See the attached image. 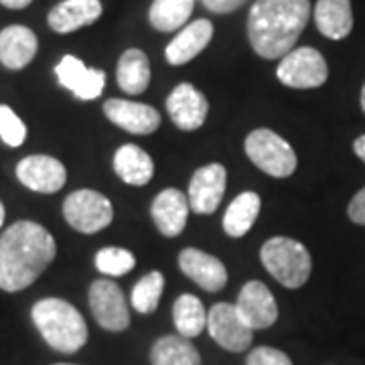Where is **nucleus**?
Returning <instances> with one entry per match:
<instances>
[{"label": "nucleus", "mask_w": 365, "mask_h": 365, "mask_svg": "<svg viewBox=\"0 0 365 365\" xmlns=\"http://www.w3.org/2000/svg\"><path fill=\"white\" fill-rule=\"evenodd\" d=\"M153 365H201L197 347L181 335H165L155 341L150 349Z\"/></svg>", "instance_id": "a878e982"}, {"label": "nucleus", "mask_w": 365, "mask_h": 365, "mask_svg": "<svg viewBox=\"0 0 365 365\" xmlns=\"http://www.w3.org/2000/svg\"><path fill=\"white\" fill-rule=\"evenodd\" d=\"M55 76L59 86L69 90L78 100L90 102L102 96L106 88V73L102 69H91L76 55H66L57 66Z\"/></svg>", "instance_id": "ddd939ff"}, {"label": "nucleus", "mask_w": 365, "mask_h": 365, "mask_svg": "<svg viewBox=\"0 0 365 365\" xmlns=\"http://www.w3.org/2000/svg\"><path fill=\"white\" fill-rule=\"evenodd\" d=\"M167 112L177 128L193 132L205 124L209 102L193 83H179L167 98Z\"/></svg>", "instance_id": "4468645a"}, {"label": "nucleus", "mask_w": 365, "mask_h": 365, "mask_svg": "<svg viewBox=\"0 0 365 365\" xmlns=\"http://www.w3.org/2000/svg\"><path fill=\"white\" fill-rule=\"evenodd\" d=\"M116 81L120 90L138 96L144 93L150 86V61L143 49H126L120 55L116 66Z\"/></svg>", "instance_id": "5701e85b"}, {"label": "nucleus", "mask_w": 365, "mask_h": 365, "mask_svg": "<svg viewBox=\"0 0 365 365\" xmlns=\"http://www.w3.org/2000/svg\"><path fill=\"white\" fill-rule=\"evenodd\" d=\"M207 329L211 339L232 353H242L252 345L254 331L240 317L235 304L215 302L207 313Z\"/></svg>", "instance_id": "1a4fd4ad"}, {"label": "nucleus", "mask_w": 365, "mask_h": 365, "mask_svg": "<svg viewBox=\"0 0 365 365\" xmlns=\"http://www.w3.org/2000/svg\"><path fill=\"white\" fill-rule=\"evenodd\" d=\"M63 217L79 234H98L112 223L114 207L100 191L79 189L63 201Z\"/></svg>", "instance_id": "423d86ee"}, {"label": "nucleus", "mask_w": 365, "mask_h": 365, "mask_svg": "<svg viewBox=\"0 0 365 365\" xmlns=\"http://www.w3.org/2000/svg\"><path fill=\"white\" fill-rule=\"evenodd\" d=\"M235 309L252 331L268 329L278 319L276 299L270 288L260 280H250L244 284L235 300Z\"/></svg>", "instance_id": "f8f14e48"}, {"label": "nucleus", "mask_w": 365, "mask_h": 365, "mask_svg": "<svg viewBox=\"0 0 365 365\" xmlns=\"http://www.w3.org/2000/svg\"><path fill=\"white\" fill-rule=\"evenodd\" d=\"M104 114L114 126L138 136L153 134L160 126V114L157 112V108L140 102L112 98L106 100Z\"/></svg>", "instance_id": "2eb2a0df"}, {"label": "nucleus", "mask_w": 365, "mask_h": 365, "mask_svg": "<svg viewBox=\"0 0 365 365\" xmlns=\"http://www.w3.org/2000/svg\"><path fill=\"white\" fill-rule=\"evenodd\" d=\"M189 199L179 189H165L160 191L150 207L153 222L157 225V230L165 237H177L182 234L187 220H189Z\"/></svg>", "instance_id": "f3484780"}, {"label": "nucleus", "mask_w": 365, "mask_h": 365, "mask_svg": "<svg viewBox=\"0 0 365 365\" xmlns=\"http://www.w3.org/2000/svg\"><path fill=\"white\" fill-rule=\"evenodd\" d=\"M93 264L106 276H124L136 266V258L130 250L110 246V248H102L96 252Z\"/></svg>", "instance_id": "c85d7f7f"}, {"label": "nucleus", "mask_w": 365, "mask_h": 365, "mask_svg": "<svg viewBox=\"0 0 365 365\" xmlns=\"http://www.w3.org/2000/svg\"><path fill=\"white\" fill-rule=\"evenodd\" d=\"M31 2L33 0H0V4L6 6V9H11V11H23Z\"/></svg>", "instance_id": "72a5a7b5"}, {"label": "nucleus", "mask_w": 365, "mask_h": 365, "mask_svg": "<svg viewBox=\"0 0 365 365\" xmlns=\"http://www.w3.org/2000/svg\"><path fill=\"white\" fill-rule=\"evenodd\" d=\"M0 138L13 148L21 146L26 138L25 122L14 114L13 108L4 104L0 106Z\"/></svg>", "instance_id": "c756f323"}, {"label": "nucleus", "mask_w": 365, "mask_h": 365, "mask_svg": "<svg viewBox=\"0 0 365 365\" xmlns=\"http://www.w3.org/2000/svg\"><path fill=\"white\" fill-rule=\"evenodd\" d=\"M246 365H292V361L284 351L264 345V347H256L250 351Z\"/></svg>", "instance_id": "7c9ffc66"}, {"label": "nucleus", "mask_w": 365, "mask_h": 365, "mask_svg": "<svg viewBox=\"0 0 365 365\" xmlns=\"http://www.w3.org/2000/svg\"><path fill=\"white\" fill-rule=\"evenodd\" d=\"M361 110L365 112V83H364V88H361Z\"/></svg>", "instance_id": "e433bc0d"}, {"label": "nucleus", "mask_w": 365, "mask_h": 365, "mask_svg": "<svg viewBox=\"0 0 365 365\" xmlns=\"http://www.w3.org/2000/svg\"><path fill=\"white\" fill-rule=\"evenodd\" d=\"M347 215H349V220H351L353 223L365 225V187L361 191H357V193L353 195L351 203H349V207H347Z\"/></svg>", "instance_id": "473e14b6"}, {"label": "nucleus", "mask_w": 365, "mask_h": 365, "mask_svg": "<svg viewBox=\"0 0 365 365\" xmlns=\"http://www.w3.org/2000/svg\"><path fill=\"white\" fill-rule=\"evenodd\" d=\"M39 51L37 35L25 25H11L0 31V63L6 69H25Z\"/></svg>", "instance_id": "6ab92c4d"}, {"label": "nucleus", "mask_w": 365, "mask_h": 365, "mask_svg": "<svg viewBox=\"0 0 365 365\" xmlns=\"http://www.w3.org/2000/svg\"><path fill=\"white\" fill-rule=\"evenodd\" d=\"M262 266L274 276L282 287L300 288L307 284L313 270L309 250L300 242L284 235L270 237L260 250Z\"/></svg>", "instance_id": "20e7f679"}, {"label": "nucleus", "mask_w": 365, "mask_h": 365, "mask_svg": "<svg viewBox=\"0 0 365 365\" xmlns=\"http://www.w3.org/2000/svg\"><path fill=\"white\" fill-rule=\"evenodd\" d=\"M57 244L41 223H13L0 235V288L21 292L31 287L55 260Z\"/></svg>", "instance_id": "f257e3e1"}, {"label": "nucleus", "mask_w": 365, "mask_h": 365, "mask_svg": "<svg viewBox=\"0 0 365 365\" xmlns=\"http://www.w3.org/2000/svg\"><path fill=\"white\" fill-rule=\"evenodd\" d=\"M246 155L266 175L287 179L297 170V153L290 144L270 128H256L246 136Z\"/></svg>", "instance_id": "39448f33"}, {"label": "nucleus", "mask_w": 365, "mask_h": 365, "mask_svg": "<svg viewBox=\"0 0 365 365\" xmlns=\"http://www.w3.org/2000/svg\"><path fill=\"white\" fill-rule=\"evenodd\" d=\"M195 11V0H153L148 9V23L155 31H181Z\"/></svg>", "instance_id": "393cba45"}, {"label": "nucleus", "mask_w": 365, "mask_h": 365, "mask_svg": "<svg viewBox=\"0 0 365 365\" xmlns=\"http://www.w3.org/2000/svg\"><path fill=\"white\" fill-rule=\"evenodd\" d=\"M16 179L35 193L53 195V193L61 191L67 182V169L63 167V163L55 157L31 155V157L19 160Z\"/></svg>", "instance_id": "9d476101"}, {"label": "nucleus", "mask_w": 365, "mask_h": 365, "mask_svg": "<svg viewBox=\"0 0 365 365\" xmlns=\"http://www.w3.org/2000/svg\"><path fill=\"white\" fill-rule=\"evenodd\" d=\"M211 39H213V23L207 19H197L193 23H187L175 35V39L165 49V57L170 66H185L193 61L199 53L205 51Z\"/></svg>", "instance_id": "a211bd4d"}, {"label": "nucleus", "mask_w": 365, "mask_h": 365, "mask_svg": "<svg viewBox=\"0 0 365 365\" xmlns=\"http://www.w3.org/2000/svg\"><path fill=\"white\" fill-rule=\"evenodd\" d=\"M53 365H76V364H53Z\"/></svg>", "instance_id": "4c0bfd02"}, {"label": "nucleus", "mask_w": 365, "mask_h": 365, "mask_svg": "<svg viewBox=\"0 0 365 365\" xmlns=\"http://www.w3.org/2000/svg\"><path fill=\"white\" fill-rule=\"evenodd\" d=\"M33 323L47 345L59 353H76L88 343V325L78 309L63 299H41L33 304Z\"/></svg>", "instance_id": "7ed1b4c3"}, {"label": "nucleus", "mask_w": 365, "mask_h": 365, "mask_svg": "<svg viewBox=\"0 0 365 365\" xmlns=\"http://www.w3.org/2000/svg\"><path fill=\"white\" fill-rule=\"evenodd\" d=\"M4 217H6V211H4V205H2V201H0V227H2V223H4Z\"/></svg>", "instance_id": "c9c22d12"}, {"label": "nucleus", "mask_w": 365, "mask_h": 365, "mask_svg": "<svg viewBox=\"0 0 365 365\" xmlns=\"http://www.w3.org/2000/svg\"><path fill=\"white\" fill-rule=\"evenodd\" d=\"M104 13V6L100 0H63L57 6H53L47 14V25L55 33L67 35L79 31L83 26L93 25Z\"/></svg>", "instance_id": "aec40b11"}, {"label": "nucleus", "mask_w": 365, "mask_h": 365, "mask_svg": "<svg viewBox=\"0 0 365 365\" xmlns=\"http://www.w3.org/2000/svg\"><path fill=\"white\" fill-rule=\"evenodd\" d=\"M276 78L292 90H314L327 81L329 67L323 53L314 47H297L280 59Z\"/></svg>", "instance_id": "0eeeda50"}, {"label": "nucleus", "mask_w": 365, "mask_h": 365, "mask_svg": "<svg viewBox=\"0 0 365 365\" xmlns=\"http://www.w3.org/2000/svg\"><path fill=\"white\" fill-rule=\"evenodd\" d=\"M309 19V0H256L248 14L250 45L262 59H282L292 51Z\"/></svg>", "instance_id": "f03ea898"}, {"label": "nucleus", "mask_w": 365, "mask_h": 365, "mask_svg": "<svg viewBox=\"0 0 365 365\" xmlns=\"http://www.w3.org/2000/svg\"><path fill=\"white\" fill-rule=\"evenodd\" d=\"M88 302H90L93 319L106 331L120 333L130 327L128 302L124 299L122 288L118 287L116 282H112L110 278H100V280L91 282Z\"/></svg>", "instance_id": "6e6552de"}, {"label": "nucleus", "mask_w": 365, "mask_h": 365, "mask_svg": "<svg viewBox=\"0 0 365 365\" xmlns=\"http://www.w3.org/2000/svg\"><path fill=\"white\" fill-rule=\"evenodd\" d=\"M353 153H355V155L365 163V134L364 136H359V138L353 143Z\"/></svg>", "instance_id": "f704fd0d"}, {"label": "nucleus", "mask_w": 365, "mask_h": 365, "mask_svg": "<svg viewBox=\"0 0 365 365\" xmlns=\"http://www.w3.org/2000/svg\"><path fill=\"white\" fill-rule=\"evenodd\" d=\"M225 187H227V170L223 165L211 163L197 169L189 181V191H187L189 205L199 215L215 213L222 203Z\"/></svg>", "instance_id": "9b49d317"}, {"label": "nucleus", "mask_w": 365, "mask_h": 365, "mask_svg": "<svg viewBox=\"0 0 365 365\" xmlns=\"http://www.w3.org/2000/svg\"><path fill=\"white\" fill-rule=\"evenodd\" d=\"M313 16L319 33L327 39L341 41L351 33V0H317Z\"/></svg>", "instance_id": "4be33fe9"}, {"label": "nucleus", "mask_w": 365, "mask_h": 365, "mask_svg": "<svg viewBox=\"0 0 365 365\" xmlns=\"http://www.w3.org/2000/svg\"><path fill=\"white\" fill-rule=\"evenodd\" d=\"M114 170L116 175L132 187L148 185L155 175V160L153 157L136 144H122L114 155Z\"/></svg>", "instance_id": "412c9836"}, {"label": "nucleus", "mask_w": 365, "mask_h": 365, "mask_svg": "<svg viewBox=\"0 0 365 365\" xmlns=\"http://www.w3.org/2000/svg\"><path fill=\"white\" fill-rule=\"evenodd\" d=\"M262 207V199L254 191H244L235 197L225 209L223 215V232L230 237H244L254 227Z\"/></svg>", "instance_id": "b1692460"}, {"label": "nucleus", "mask_w": 365, "mask_h": 365, "mask_svg": "<svg viewBox=\"0 0 365 365\" xmlns=\"http://www.w3.org/2000/svg\"><path fill=\"white\" fill-rule=\"evenodd\" d=\"M179 268L197 287L207 292H220L227 284V268L215 256L199 248H185L179 254Z\"/></svg>", "instance_id": "dca6fc26"}, {"label": "nucleus", "mask_w": 365, "mask_h": 365, "mask_svg": "<svg viewBox=\"0 0 365 365\" xmlns=\"http://www.w3.org/2000/svg\"><path fill=\"white\" fill-rule=\"evenodd\" d=\"M165 288V276L158 270L144 274L143 278L134 284L130 294L132 309L140 314H150L157 311L158 300L163 297Z\"/></svg>", "instance_id": "cd10ccee"}, {"label": "nucleus", "mask_w": 365, "mask_h": 365, "mask_svg": "<svg viewBox=\"0 0 365 365\" xmlns=\"http://www.w3.org/2000/svg\"><path fill=\"white\" fill-rule=\"evenodd\" d=\"M173 321L181 337L193 339L207 327V311L195 294H181L173 304Z\"/></svg>", "instance_id": "bb28decb"}, {"label": "nucleus", "mask_w": 365, "mask_h": 365, "mask_svg": "<svg viewBox=\"0 0 365 365\" xmlns=\"http://www.w3.org/2000/svg\"><path fill=\"white\" fill-rule=\"evenodd\" d=\"M201 2H203V6L207 11H211V13L230 14L235 13L237 9H242L250 0H201Z\"/></svg>", "instance_id": "2f4dec72"}]
</instances>
